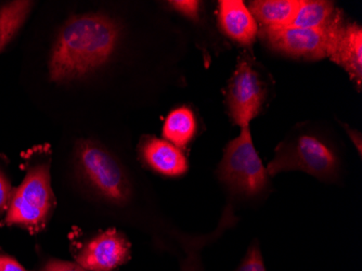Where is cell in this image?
<instances>
[{
    "label": "cell",
    "instance_id": "ba28073f",
    "mask_svg": "<svg viewBox=\"0 0 362 271\" xmlns=\"http://www.w3.org/2000/svg\"><path fill=\"white\" fill-rule=\"evenodd\" d=\"M327 57L344 67L359 89L362 83V30L357 23H346L339 14L331 30Z\"/></svg>",
    "mask_w": 362,
    "mask_h": 271
},
{
    "label": "cell",
    "instance_id": "7c38bea8",
    "mask_svg": "<svg viewBox=\"0 0 362 271\" xmlns=\"http://www.w3.org/2000/svg\"><path fill=\"white\" fill-rule=\"evenodd\" d=\"M298 4L300 0H257L247 8L262 30H274L290 25Z\"/></svg>",
    "mask_w": 362,
    "mask_h": 271
},
{
    "label": "cell",
    "instance_id": "ac0fdd59",
    "mask_svg": "<svg viewBox=\"0 0 362 271\" xmlns=\"http://www.w3.org/2000/svg\"><path fill=\"white\" fill-rule=\"evenodd\" d=\"M12 189L9 180L5 175L0 172V215L8 211L10 201H11Z\"/></svg>",
    "mask_w": 362,
    "mask_h": 271
},
{
    "label": "cell",
    "instance_id": "8fae6325",
    "mask_svg": "<svg viewBox=\"0 0 362 271\" xmlns=\"http://www.w3.org/2000/svg\"><path fill=\"white\" fill-rule=\"evenodd\" d=\"M140 156L150 168L163 176H182L189 168L180 149L158 138H146L140 146Z\"/></svg>",
    "mask_w": 362,
    "mask_h": 271
},
{
    "label": "cell",
    "instance_id": "9c48e42d",
    "mask_svg": "<svg viewBox=\"0 0 362 271\" xmlns=\"http://www.w3.org/2000/svg\"><path fill=\"white\" fill-rule=\"evenodd\" d=\"M130 258V244L115 230L103 232L84 246L77 264L89 271H113Z\"/></svg>",
    "mask_w": 362,
    "mask_h": 271
},
{
    "label": "cell",
    "instance_id": "4fadbf2b",
    "mask_svg": "<svg viewBox=\"0 0 362 271\" xmlns=\"http://www.w3.org/2000/svg\"><path fill=\"white\" fill-rule=\"evenodd\" d=\"M339 12L331 1L304 0L298 4V10L288 26L321 30L330 25Z\"/></svg>",
    "mask_w": 362,
    "mask_h": 271
},
{
    "label": "cell",
    "instance_id": "9a60e30c",
    "mask_svg": "<svg viewBox=\"0 0 362 271\" xmlns=\"http://www.w3.org/2000/svg\"><path fill=\"white\" fill-rule=\"evenodd\" d=\"M32 1L19 0L0 7V52L18 34L32 10Z\"/></svg>",
    "mask_w": 362,
    "mask_h": 271
},
{
    "label": "cell",
    "instance_id": "5b68a950",
    "mask_svg": "<svg viewBox=\"0 0 362 271\" xmlns=\"http://www.w3.org/2000/svg\"><path fill=\"white\" fill-rule=\"evenodd\" d=\"M81 174L98 195L114 204H125L132 195L129 180L122 165L99 144L81 142L77 146Z\"/></svg>",
    "mask_w": 362,
    "mask_h": 271
},
{
    "label": "cell",
    "instance_id": "ffe728a7",
    "mask_svg": "<svg viewBox=\"0 0 362 271\" xmlns=\"http://www.w3.org/2000/svg\"><path fill=\"white\" fill-rule=\"evenodd\" d=\"M0 271H28L19 262L7 255L0 254Z\"/></svg>",
    "mask_w": 362,
    "mask_h": 271
},
{
    "label": "cell",
    "instance_id": "d6986e66",
    "mask_svg": "<svg viewBox=\"0 0 362 271\" xmlns=\"http://www.w3.org/2000/svg\"><path fill=\"white\" fill-rule=\"evenodd\" d=\"M42 271H89L77 263L65 262V260H49Z\"/></svg>",
    "mask_w": 362,
    "mask_h": 271
},
{
    "label": "cell",
    "instance_id": "277c9868",
    "mask_svg": "<svg viewBox=\"0 0 362 271\" xmlns=\"http://www.w3.org/2000/svg\"><path fill=\"white\" fill-rule=\"evenodd\" d=\"M56 199L47 164L33 166L23 183L12 193L6 224L35 233L44 229L54 211Z\"/></svg>",
    "mask_w": 362,
    "mask_h": 271
},
{
    "label": "cell",
    "instance_id": "2e32d148",
    "mask_svg": "<svg viewBox=\"0 0 362 271\" xmlns=\"http://www.w3.org/2000/svg\"><path fill=\"white\" fill-rule=\"evenodd\" d=\"M235 271H267L257 244H252Z\"/></svg>",
    "mask_w": 362,
    "mask_h": 271
},
{
    "label": "cell",
    "instance_id": "8992f818",
    "mask_svg": "<svg viewBox=\"0 0 362 271\" xmlns=\"http://www.w3.org/2000/svg\"><path fill=\"white\" fill-rule=\"evenodd\" d=\"M266 96L267 88L260 73L250 59L242 57L226 91L230 117L240 127H250L259 114Z\"/></svg>",
    "mask_w": 362,
    "mask_h": 271
},
{
    "label": "cell",
    "instance_id": "6da1fadb",
    "mask_svg": "<svg viewBox=\"0 0 362 271\" xmlns=\"http://www.w3.org/2000/svg\"><path fill=\"white\" fill-rule=\"evenodd\" d=\"M119 38V26L105 14L73 16L65 22L52 47L50 79L69 83L97 70L111 58Z\"/></svg>",
    "mask_w": 362,
    "mask_h": 271
},
{
    "label": "cell",
    "instance_id": "30bf717a",
    "mask_svg": "<svg viewBox=\"0 0 362 271\" xmlns=\"http://www.w3.org/2000/svg\"><path fill=\"white\" fill-rule=\"evenodd\" d=\"M218 22L226 35L242 46H251L257 38V23L243 1L221 0Z\"/></svg>",
    "mask_w": 362,
    "mask_h": 271
},
{
    "label": "cell",
    "instance_id": "5bb4252c",
    "mask_svg": "<svg viewBox=\"0 0 362 271\" xmlns=\"http://www.w3.org/2000/svg\"><path fill=\"white\" fill-rule=\"evenodd\" d=\"M197 132V121L194 114L188 108H179L170 112L166 118L163 136L166 142L181 148L188 144Z\"/></svg>",
    "mask_w": 362,
    "mask_h": 271
},
{
    "label": "cell",
    "instance_id": "3957f363",
    "mask_svg": "<svg viewBox=\"0 0 362 271\" xmlns=\"http://www.w3.org/2000/svg\"><path fill=\"white\" fill-rule=\"evenodd\" d=\"M217 177L231 192L242 197H257L268 188L270 177L254 146L250 127L241 128L239 137L226 146Z\"/></svg>",
    "mask_w": 362,
    "mask_h": 271
},
{
    "label": "cell",
    "instance_id": "7a4b0ae2",
    "mask_svg": "<svg viewBox=\"0 0 362 271\" xmlns=\"http://www.w3.org/2000/svg\"><path fill=\"white\" fill-rule=\"evenodd\" d=\"M266 169L269 177L300 171L320 180H331L339 174V158L330 144L317 134H295L276 146Z\"/></svg>",
    "mask_w": 362,
    "mask_h": 271
},
{
    "label": "cell",
    "instance_id": "52a82bcc",
    "mask_svg": "<svg viewBox=\"0 0 362 271\" xmlns=\"http://www.w3.org/2000/svg\"><path fill=\"white\" fill-rule=\"evenodd\" d=\"M341 13V11L337 13L330 25L321 30L286 26L274 30H260L258 34L270 48L280 54L305 60H321L327 57L331 30Z\"/></svg>",
    "mask_w": 362,
    "mask_h": 271
},
{
    "label": "cell",
    "instance_id": "e0dca14e",
    "mask_svg": "<svg viewBox=\"0 0 362 271\" xmlns=\"http://www.w3.org/2000/svg\"><path fill=\"white\" fill-rule=\"evenodd\" d=\"M170 5L190 19H197L200 13V3L194 0H176V1H170Z\"/></svg>",
    "mask_w": 362,
    "mask_h": 271
}]
</instances>
